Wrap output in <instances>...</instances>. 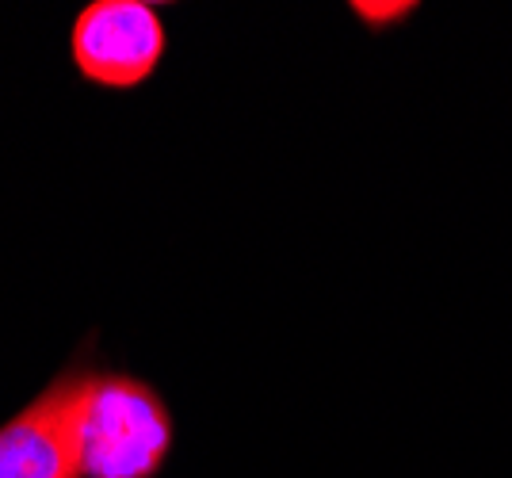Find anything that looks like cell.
<instances>
[{"mask_svg":"<svg viewBox=\"0 0 512 478\" xmlns=\"http://www.w3.org/2000/svg\"><path fill=\"white\" fill-rule=\"evenodd\" d=\"M169 448L172 417L146 383L92 375L81 417V478H153Z\"/></svg>","mask_w":512,"mask_h":478,"instance_id":"cell-1","label":"cell"},{"mask_svg":"<svg viewBox=\"0 0 512 478\" xmlns=\"http://www.w3.org/2000/svg\"><path fill=\"white\" fill-rule=\"evenodd\" d=\"M92 375L69 371L0 425V478H81V417Z\"/></svg>","mask_w":512,"mask_h":478,"instance_id":"cell-2","label":"cell"},{"mask_svg":"<svg viewBox=\"0 0 512 478\" xmlns=\"http://www.w3.org/2000/svg\"><path fill=\"white\" fill-rule=\"evenodd\" d=\"M73 66L104 88H134L165 58V23L142 0H96L73 23Z\"/></svg>","mask_w":512,"mask_h":478,"instance_id":"cell-3","label":"cell"},{"mask_svg":"<svg viewBox=\"0 0 512 478\" xmlns=\"http://www.w3.org/2000/svg\"><path fill=\"white\" fill-rule=\"evenodd\" d=\"M352 12L367 23H386V20H398V16H406L409 4H352Z\"/></svg>","mask_w":512,"mask_h":478,"instance_id":"cell-4","label":"cell"}]
</instances>
